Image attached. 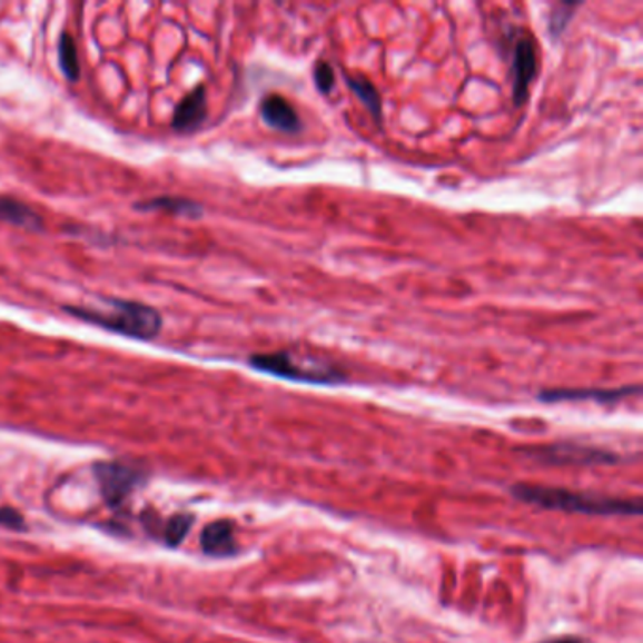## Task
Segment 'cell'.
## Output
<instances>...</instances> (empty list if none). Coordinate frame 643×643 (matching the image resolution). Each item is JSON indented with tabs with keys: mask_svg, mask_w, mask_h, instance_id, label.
Here are the masks:
<instances>
[{
	"mask_svg": "<svg viewBox=\"0 0 643 643\" xmlns=\"http://www.w3.org/2000/svg\"><path fill=\"white\" fill-rule=\"evenodd\" d=\"M512 495L520 502L542 510H555L566 514L582 515H640L642 501L640 498H615V496L591 495V493H574V491L517 483L512 487Z\"/></svg>",
	"mask_w": 643,
	"mask_h": 643,
	"instance_id": "cell-1",
	"label": "cell"
},
{
	"mask_svg": "<svg viewBox=\"0 0 643 643\" xmlns=\"http://www.w3.org/2000/svg\"><path fill=\"white\" fill-rule=\"evenodd\" d=\"M67 311L76 319L137 340H151L162 328V317L157 309L132 300H108L105 309L69 306Z\"/></svg>",
	"mask_w": 643,
	"mask_h": 643,
	"instance_id": "cell-2",
	"label": "cell"
},
{
	"mask_svg": "<svg viewBox=\"0 0 643 643\" xmlns=\"http://www.w3.org/2000/svg\"><path fill=\"white\" fill-rule=\"evenodd\" d=\"M249 366L257 372L274 376V378L289 379L298 384L338 385L346 382V374L333 366L304 365L293 353H257L249 357Z\"/></svg>",
	"mask_w": 643,
	"mask_h": 643,
	"instance_id": "cell-3",
	"label": "cell"
},
{
	"mask_svg": "<svg viewBox=\"0 0 643 643\" xmlns=\"http://www.w3.org/2000/svg\"><path fill=\"white\" fill-rule=\"evenodd\" d=\"M538 75V51L528 34H520L515 40L514 53H512V81H514V102L523 105L531 89L532 81Z\"/></svg>",
	"mask_w": 643,
	"mask_h": 643,
	"instance_id": "cell-4",
	"label": "cell"
},
{
	"mask_svg": "<svg viewBox=\"0 0 643 643\" xmlns=\"http://www.w3.org/2000/svg\"><path fill=\"white\" fill-rule=\"evenodd\" d=\"M526 455L550 464H613L617 463L615 453L602 452L588 446L557 444V446L534 447Z\"/></svg>",
	"mask_w": 643,
	"mask_h": 643,
	"instance_id": "cell-5",
	"label": "cell"
},
{
	"mask_svg": "<svg viewBox=\"0 0 643 643\" xmlns=\"http://www.w3.org/2000/svg\"><path fill=\"white\" fill-rule=\"evenodd\" d=\"M95 471L99 477L102 495L110 504L125 501L140 479V474L123 463H102Z\"/></svg>",
	"mask_w": 643,
	"mask_h": 643,
	"instance_id": "cell-6",
	"label": "cell"
},
{
	"mask_svg": "<svg viewBox=\"0 0 643 643\" xmlns=\"http://www.w3.org/2000/svg\"><path fill=\"white\" fill-rule=\"evenodd\" d=\"M640 387H619V389H551L540 393L544 403H575V400H594V403H617L625 396L637 395Z\"/></svg>",
	"mask_w": 643,
	"mask_h": 643,
	"instance_id": "cell-7",
	"label": "cell"
},
{
	"mask_svg": "<svg viewBox=\"0 0 643 643\" xmlns=\"http://www.w3.org/2000/svg\"><path fill=\"white\" fill-rule=\"evenodd\" d=\"M260 116L265 119L266 125H270L273 129L281 130V132H289L295 135L300 130V118H298L297 110L293 108L289 100L279 97V95H268L260 102Z\"/></svg>",
	"mask_w": 643,
	"mask_h": 643,
	"instance_id": "cell-8",
	"label": "cell"
},
{
	"mask_svg": "<svg viewBox=\"0 0 643 643\" xmlns=\"http://www.w3.org/2000/svg\"><path fill=\"white\" fill-rule=\"evenodd\" d=\"M200 545L206 555L230 557L236 553L235 525L230 521H216L206 526L200 536Z\"/></svg>",
	"mask_w": 643,
	"mask_h": 643,
	"instance_id": "cell-9",
	"label": "cell"
},
{
	"mask_svg": "<svg viewBox=\"0 0 643 643\" xmlns=\"http://www.w3.org/2000/svg\"><path fill=\"white\" fill-rule=\"evenodd\" d=\"M206 113H208L206 89L200 86L178 105L176 112H174L172 127L176 130H181V132L197 129L198 125L205 121Z\"/></svg>",
	"mask_w": 643,
	"mask_h": 643,
	"instance_id": "cell-10",
	"label": "cell"
},
{
	"mask_svg": "<svg viewBox=\"0 0 643 643\" xmlns=\"http://www.w3.org/2000/svg\"><path fill=\"white\" fill-rule=\"evenodd\" d=\"M0 221L18 225L26 229H38L42 219L29 206L19 202L16 198L0 197Z\"/></svg>",
	"mask_w": 643,
	"mask_h": 643,
	"instance_id": "cell-11",
	"label": "cell"
},
{
	"mask_svg": "<svg viewBox=\"0 0 643 643\" xmlns=\"http://www.w3.org/2000/svg\"><path fill=\"white\" fill-rule=\"evenodd\" d=\"M346 81L353 93L359 97L360 102L366 106V110L379 123L382 121V97H379L376 86L370 80H366L365 76H347Z\"/></svg>",
	"mask_w": 643,
	"mask_h": 643,
	"instance_id": "cell-12",
	"label": "cell"
},
{
	"mask_svg": "<svg viewBox=\"0 0 643 643\" xmlns=\"http://www.w3.org/2000/svg\"><path fill=\"white\" fill-rule=\"evenodd\" d=\"M137 208L142 210H162L170 211V214H180V216H198L200 214V206L195 205L192 200L178 197H161L151 198L148 202H140Z\"/></svg>",
	"mask_w": 643,
	"mask_h": 643,
	"instance_id": "cell-13",
	"label": "cell"
},
{
	"mask_svg": "<svg viewBox=\"0 0 643 643\" xmlns=\"http://www.w3.org/2000/svg\"><path fill=\"white\" fill-rule=\"evenodd\" d=\"M59 61L61 70L70 81L80 78V61H78V50H76L75 38L69 32H62L59 38Z\"/></svg>",
	"mask_w": 643,
	"mask_h": 643,
	"instance_id": "cell-14",
	"label": "cell"
},
{
	"mask_svg": "<svg viewBox=\"0 0 643 643\" xmlns=\"http://www.w3.org/2000/svg\"><path fill=\"white\" fill-rule=\"evenodd\" d=\"M191 526L192 517H189V515H176V517L168 521L167 532H165L168 544H181L187 536V532L191 531Z\"/></svg>",
	"mask_w": 643,
	"mask_h": 643,
	"instance_id": "cell-15",
	"label": "cell"
},
{
	"mask_svg": "<svg viewBox=\"0 0 643 643\" xmlns=\"http://www.w3.org/2000/svg\"><path fill=\"white\" fill-rule=\"evenodd\" d=\"M575 8H580L577 2H575V4H558V7H555V10L551 12V37H558V34L566 29L570 19L574 16Z\"/></svg>",
	"mask_w": 643,
	"mask_h": 643,
	"instance_id": "cell-16",
	"label": "cell"
},
{
	"mask_svg": "<svg viewBox=\"0 0 643 643\" xmlns=\"http://www.w3.org/2000/svg\"><path fill=\"white\" fill-rule=\"evenodd\" d=\"M314 78H316V86L319 87L322 93L328 95L335 89L336 76L330 62H317L316 69H314Z\"/></svg>",
	"mask_w": 643,
	"mask_h": 643,
	"instance_id": "cell-17",
	"label": "cell"
},
{
	"mask_svg": "<svg viewBox=\"0 0 643 643\" xmlns=\"http://www.w3.org/2000/svg\"><path fill=\"white\" fill-rule=\"evenodd\" d=\"M0 526H8V528H21L23 526V517L13 512V510H8V507H2L0 510Z\"/></svg>",
	"mask_w": 643,
	"mask_h": 643,
	"instance_id": "cell-18",
	"label": "cell"
},
{
	"mask_svg": "<svg viewBox=\"0 0 643 643\" xmlns=\"http://www.w3.org/2000/svg\"><path fill=\"white\" fill-rule=\"evenodd\" d=\"M538 643H591L587 637L582 636H557L550 637V640H544V642Z\"/></svg>",
	"mask_w": 643,
	"mask_h": 643,
	"instance_id": "cell-19",
	"label": "cell"
}]
</instances>
